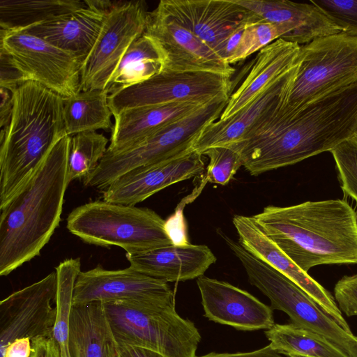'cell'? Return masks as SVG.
Masks as SVG:
<instances>
[{
	"instance_id": "cell-19",
	"label": "cell",
	"mask_w": 357,
	"mask_h": 357,
	"mask_svg": "<svg viewBox=\"0 0 357 357\" xmlns=\"http://www.w3.org/2000/svg\"><path fill=\"white\" fill-rule=\"evenodd\" d=\"M197 284L209 320L242 331L268 330L275 324L272 308L248 291L204 275Z\"/></svg>"
},
{
	"instance_id": "cell-44",
	"label": "cell",
	"mask_w": 357,
	"mask_h": 357,
	"mask_svg": "<svg viewBox=\"0 0 357 357\" xmlns=\"http://www.w3.org/2000/svg\"><path fill=\"white\" fill-rule=\"evenodd\" d=\"M199 357H282L281 354L271 347L270 344L253 351L245 353H210Z\"/></svg>"
},
{
	"instance_id": "cell-31",
	"label": "cell",
	"mask_w": 357,
	"mask_h": 357,
	"mask_svg": "<svg viewBox=\"0 0 357 357\" xmlns=\"http://www.w3.org/2000/svg\"><path fill=\"white\" fill-rule=\"evenodd\" d=\"M55 271L57 290L52 337L59 348L61 357H70L68 348L70 318L73 305L74 286L81 271L80 260L79 258L67 259L55 268Z\"/></svg>"
},
{
	"instance_id": "cell-10",
	"label": "cell",
	"mask_w": 357,
	"mask_h": 357,
	"mask_svg": "<svg viewBox=\"0 0 357 357\" xmlns=\"http://www.w3.org/2000/svg\"><path fill=\"white\" fill-rule=\"evenodd\" d=\"M1 51L26 81H33L63 98L81 91L82 62L74 55L20 30L1 29Z\"/></svg>"
},
{
	"instance_id": "cell-7",
	"label": "cell",
	"mask_w": 357,
	"mask_h": 357,
	"mask_svg": "<svg viewBox=\"0 0 357 357\" xmlns=\"http://www.w3.org/2000/svg\"><path fill=\"white\" fill-rule=\"evenodd\" d=\"M357 83V37L340 33L301 45L282 109L306 106Z\"/></svg>"
},
{
	"instance_id": "cell-16",
	"label": "cell",
	"mask_w": 357,
	"mask_h": 357,
	"mask_svg": "<svg viewBox=\"0 0 357 357\" xmlns=\"http://www.w3.org/2000/svg\"><path fill=\"white\" fill-rule=\"evenodd\" d=\"M144 33L156 42L162 52V71L206 72L229 77L234 73V68L204 42L157 8L149 13Z\"/></svg>"
},
{
	"instance_id": "cell-8",
	"label": "cell",
	"mask_w": 357,
	"mask_h": 357,
	"mask_svg": "<svg viewBox=\"0 0 357 357\" xmlns=\"http://www.w3.org/2000/svg\"><path fill=\"white\" fill-rule=\"evenodd\" d=\"M228 247L241 261L250 283L271 301L272 310L286 313L291 323L331 342L349 357H357V335L344 330L296 284L231 240Z\"/></svg>"
},
{
	"instance_id": "cell-28",
	"label": "cell",
	"mask_w": 357,
	"mask_h": 357,
	"mask_svg": "<svg viewBox=\"0 0 357 357\" xmlns=\"http://www.w3.org/2000/svg\"><path fill=\"white\" fill-rule=\"evenodd\" d=\"M163 60L158 45L144 33L130 45L121 60L107 88L109 94L115 89L145 82L160 73Z\"/></svg>"
},
{
	"instance_id": "cell-14",
	"label": "cell",
	"mask_w": 357,
	"mask_h": 357,
	"mask_svg": "<svg viewBox=\"0 0 357 357\" xmlns=\"http://www.w3.org/2000/svg\"><path fill=\"white\" fill-rule=\"evenodd\" d=\"M57 278L52 272L0 302V354L17 338L31 341L52 336L56 318Z\"/></svg>"
},
{
	"instance_id": "cell-18",
	"label": "cell",
	"mask_w": 357,
	"mask_h": 357,
	"mask_svg": "<svg viewBox=\"0 0 357 357\" xmlns=\"http://www.w3.org/2000/svg\"><path fill=\"white\" fill-rule=\"evenodd\" d=\"M204 169L202 155L192 151L123 174L102 190V198L135 206L172 184L197 176Z\"/></svg>"
},
{
	"instance_id": "cell-24",
	"label": "cell",
	"mask_w": 357,
	"mask_h": 357,
	"mask_svg": "<svg viewBox=\"0 0 357 357\" xmlns=\"http://www.w3.org/2000/svg\"><path fill=\"white\" fill-rule=\"evenodd\" d=\"M259 20L287 24L294 31L284 40L303 45L316 38L341 33L337 25L310 1L236 0Z\"/></svg>"
},
{
	"instance_id": "cell-23",
	"label": "cell",
	"mask_w": 357,
	"mask_h": 357,
	"mask_svg": "<svg viewBox=\"0 0 357 357\" xmlns=\"http://www.w3.org/2000/svg\"><path fill=\"white\" fill-rule=\"evenodd\" d=\"M301 45L278 39L258 52L242 84L233 92L220 117L228 119L255 100L297 63Z\"/></svg>"
},
{
	"instance_id": "cell-32",
	"label": "cell",
	"mask_w": 357,
	"mask_h": 357,
	"mask_svg": "<svg viewBox=\"0 0 357 357\" xmlns=\"http://www.w3.org/2000/svg\"><path fill=\"white\" fill-rule=\"evenodd\" d=\"M108 139L97 132H85L71 137L68 176L70 182L85 179L97 168L104 157Z\"/></svg>"
},
{
	"instance_id": "cell-1",
	"label": "cell",
	"mask_w": 357,
	"mask_h": 357,
	"mask_svg": "<svg viewBox=\"0 0 357 357\" xmlns=\"http://www.w3.org/2000/svg\"><path fill=\"white\" fill-rule=\"evenodd\" d=\"M283 103L243 141L232 144L252 176L331 152L357 130V83L294 115L282 110Z\"/></svg>"
},
{
	"instance_id": "cell-5",
	"label": "cell",
	"mask_w": 357,
	"mask_h": 357,
	"mask_svg": "<svg viewBox=\"0 0 357 357\" xmlns=\"http://www.w3.org/2000/svg\"><path fill=\"white\" fill-rule=\"evenodd\" d=\"M66 228L82 241L98 246H119L137 254L174 245L165 220L144 207L96 200L74 208Z\"/></svg>"
},
{
	"instance_id": "cell-39",
	"label": "cell",
	"mask_w": 357,
	"mask_h": 357,
	"mask_svg": "<svg viewBox=\"0 0 357 357\" xmlns=\"http://www.w3.org/2000/svg\"><path fill=\"white\" fill-rule=\"evenodd\" d=\"M107 357H165L160 353L144 348L116 343L113 339L107 347Z\"/></svg>"
},
{
	"instance_id": "cell-45",
	"label": "cell",
	"mask_w": 357,
	"mask_h": 357,
	"mask_svg": "<svg viewBox=\"0 0 357 357\" xmlns=\"http://www.w3.org/2000/svg\"><path fill=\"white\" fill-rule=\"evenodd\" d=\"M350 139H351L354 142H355L357 144V130H356L354 135Z\"/></svg>"
},
{
	"instance_id": "cell-3",
	"label": "cell",
	"mask_w": 357,
	"mask_h": 357,
	"mask_svg": "<svg viewBox=\"0 0 357 357\" xmlns=\"http://www.w3.org/2000/svg\"><path fill=\"white\" fill-rule=\"evenodd\" d=\"M344 200L269 205L253 215L264 233L299 268L357 264V222Z\"/></svg>"
},
{
	"instance_id": "cell-46",
	"label": "cell",
	"mask_w": 357,
	"mask_h": 357,
	"mask_svg": "<svg viewBox=\"0 0 357 357\" xmlns=\"http://www.w3.org/2000/svg\"><path fill=\"white\" fill-rule=\"evenodd\" d=\"M288 357H305V356H298V355H294V354H291V355H289L287 356Z\"/></svg>"
},
{
	"instance_id": "cell-13",
	"label": "cell",
	"mask_w": 357,
	"mask_h": 357,
	"mask_svg": "<svg viewBox=\"0 0 357 357\" xmlns=\"http://www.w3.org/2000/svg\"><path fill=\"white\" fill-rule=\"evenodd\" d=\"M130 301L162 307H175L174 296L167 282L131 267L107 270L98 264L80 271L75 283L73 305Z\"/></svg>"
},
{
	"instance_id": "cell-2",
	"label": "cell",
	"mask_w": 357,
	"mask_h": 357,
	"mask_svg": "<svg viewBox=\"0 0 357 357\" xmlns=\"http://www.w3.org/2000/svg\"><path fill=\"white\" fill-rule=\"evenodd\" d=\"M71 137L50 150L29 181L0 209V275L40 255L59 226L69 184Z\"/></svg>"
},
{
	"instance_id": "cell-6",
	"label": "cell",
	"mask_w": 357,
	"mask_h": 357,
	"mask_svg": "<svg viewBox=\"0 0 357 357\" xmlns=\"http://www.w3.org/2000/svg\"><path fill=\"white\" fill-rule=\"evenodd\" d=\"M102 305L116 343L147 349L165 357H197L200 333L192 321L178 314L175 307L130 301Z\"/></svg>"
},
{
	"instance_id": "cell-11",
	"label": "cell",
	"mask_w": 357,
	"mask_h": 357,
	"mask_svg": "<svg viewBox=\"0 0 357 357\" xmlns=\"http://www.w3.org/2000/svg\"><path fill=\"white\" fill-rule=\"evenodd\" d=\"M230 78L206 72L161 71L145 82L112 91L109 105L114 116L124 110L140 107L181 102L206 104L229 98Z\"/></svg>"
},
{
	"instance_id": "cell-4",
	"label": "cell",
	"mask_w": 357,
	"mask_h": 357,
	"mask_svg": "<svg viewBox=\"0 0 357 357\" xmlns=\"http://www.w3.org/2000/svg\"><path fill=\"white\" fill-rule=\"evenodd\" d=\"M8 127L0 137V209L29 181L63 136V98L33 81L13 92Z\"/></svg>"
},
{
	"instance_id": "cell-30",
	"label": "cell",
	"mask_w": 357,
	"mask_h": 357,
	"mask_svg": "<svg viewBox=\"0 0 357 357\" xmlns=\"http://www.w3.org/2000/svg\"><path fill=\"white\" fill-rule=\"evenodd\" d=\"M265 335L271 347L287 356L349 357L322 336L291 323L274 324Z\"/></svg>"
},
{
	"instance_id": "cell-26",
	"label": "cell",
	"mask_w": 357,
	"mask_h": 357,
	"mask_svg": "<svg viewBox=\"0 0 357 357\" xmlns=\"http://www.w3.org/2000/svg\"><path fill=\"white\" fill-rule=\"evenodd\" d=\"M112 339L102 303L73 305L68 335L70 357H107Z\"/></svg>"
},
{
	"instance_id": "cell-35",
	"label": "cell",
	"mask_w": 357,
	"mask_h": 357,
	"mask_svg": "<svg viewBox=\"0 0 357 357\" xmlns=\"http://www.w3.org/2000/svg\"><path fill=\"white\" fill-rule=\"evenodd\" d=\"M343 192L357 203V144L346 140L331 151Z\"/></svg>"
},
{
	"instance_id": "cell-12",
	"label": "cell",
	"mask_w": 357,
	"mask_h": 357,
	"mask_svg": "<svg viewBox=\"0 0 357 357\" xmlns=\"http://www.w3.org/2000/svg\"><path fill=\"white\" fill-rule=\"evenodd\" d=\"M149 13L144 1H116L107 12L93 47L82 63L81 91L107 90L125 53L145 32Z\"/></svg>"
},
{
	"instance_id": "cell-36",
	"label": "cell",
	"mask_w": 357,
	"mask_h": 357,
	"mask_svg": "<svg viewBox=\"0 0 357 357\" xmlns=\"http://www.w3.org/2000/svg\"><path fill=\"white\" fill-rule=\"evenodd\" d=\"M341 33L357 37V0H311Z\"/></svg>"
},
{
	"instance_id": "cell-21",
	"label": "cell",
	"mask_w": 357,
	"mask_h": 357,
	"mask_svg": "<svg viewBox=\"0 0 357 357\" xmlns=\"http://www.w3.org/2000/svg\"><path fill=\"white\" fill-rule=\"evenodd\" d=\"M297 63L236 114L205 127L195 140L192 150L202 155L209 148L243 141L286 100Z\"/></svg>"
},
{
	"instance_id": "cell-15",
	"label": "cell",
	"mask_w": 357,
	"mask_h": 357,
	"mask_svg": "<svg viewBox=\"0 0 357 357\" xmlns=\"http://www.w3.org/2000/svg\"><path fill=\"white\" fill-rule=\"evenodd\" d=\"M204 42L224 61L228 39L259 21L236 0H162L156 7Z\"/></svg>"
},
{
	"instance_id": "cell-41",
	"label": "cell",
	"mask_w": 357,
	"mask_h": 357,
	"mask_svg": "<svg viewBox=\"0 0 357 357\" xmlns=\"http://www.w3.org/2000/svg\"><path fill=\"white\" fill-rule=\"evenodd\" d=\"M31 357H61L59 348L53 337H41L31 341Z\"/></svg>"
},
{
	"instance_id": "cell-37",
	"label": "cell",
	"mask_w": 357,
	"mask_h": 357,
	"mask_svg": "<svg viewBox=\"0 0 357 357\" xmlns=\"http://www.w3.org/2000/svg\"><path fill=\"white\" fill-rule=\"evenodd\" d=\"M335 300L347 317L357 316V274L345 275L335 284Z\"/></svg>"
},
{
	"instance_id": "cell-47",
	"label": "cell",
	"mask_w": 357,
	"mask_h": 357,
	"mask_svg": "<svg viewBox=\"0 0 357 357\" xmlns=\"http://www.w3.org/2000/svg\"><path fill=\"white\" fill-rule=\"evenodd\" d=\"M356 222H357V215H356Z\"/></svg>"
},
{
	"instance_id": "cell-27",
	"label": "cell",
	"mask_w": 357,
	"mask_h": 357,
	"mask_svg": "<svg viewBox=\"0 0 357 357\" xmlns=\"http://www.w3.org/2000/svg\"><path fill=\"white\" fill-rule=\"evenodd\" d=\"M108 98L109 92L106 89H90L63 98L66 134L72 137L81 132L112 130L113 114Z\"/></svg>"
},
{
	"instance_id": "cell-22",
	"label": "cell",
	"mask_w": 357,
	"mask_h": 357,
	"mask_svg": "<svg viewBox=\"0 0 357 357\" xmlns=\"http://www.w3.org/2000/svg\"><path fill=\"white\" fill-rule=\"evenodd\" d=\"M126 258L132 268L167 282L198 278L216 261L208 246L190 243L137 254L126 253Z\"/></svg>"
},
{
	"instance_id": "cell-42",
	"label": "cell",
	"mask_w": 357,
	"mask_h": 357,
	"mask_svg": "<svg viewBox=\"0 0 357 357\" xmlns=\"http://www.w3.org/2000/svg\"><path fill=\"white\" fill-rule=\"evenodd\" d=\"M31 341L29 337L17 338L6 347L0 357H31Z\"/></svg>"
},
{
	"instance_id": "cell-33",
	"label": "cell",
	"mask_w": 357,
	"mask_h": 357,
	"mask_svg": "<svg viewBox=\"0 0 357 357\" xmlns=\"http://www.w3.org/2000/svg\"><path fill=\"white\" fill-rule=\"evenodd\" d=\"M294 28L287 24H278L259 20L246 24L243 30L239 43L228 60L231 64L243 61L255 52L278 39H284Z\"/></svg>"
},
{
	"instance_id": "cell-29",
	"label": "cell",
	"mask_w": 357,
	"mask_h": 357,
	"mask_svg": "<svg viewBox=\"0 0 357 357\" xmlns=\"http://www.w3.org/2000/svg\"><path fill=\"white\" fill-rule=\"evenodd\" d=\"M85 5L80 0H1V29H24Z\"/></svg>"
},
{
	"instance_id": "cell-20",
	"label": "cell",
	"mask_w": 357,
	"mask_h": 357,
	"mask_svg": "<svg viewBox=\"0 0 357 357\" xmlns=\"http://www.w3.org/2000/svg\"><path fill=\"white\" fill-rule=\"evenodd\" d=\"M85 6L20 30L76 56L82 63L92 49L107 12L116 1H84Z\"/></svg>"
},
{
	"instance_id": "cell-40",
	"label": "cell",
	"mask_w": 357,
	"mask_h": 357,
	"mask_svg": "<svg viewBox=\"0 0 357 357\" xmlns=\"http://www.w3.org/2000/svg\"><path fill=\"white\" fill-rule=\"evenodd\" d=\"M165 228L174 245L188 243L182 213L175 214L165 220Z\"/></svg>"
},
{
	"instance_id": "cell-34",
	"label": "cell",
	"mask_w": 357,
	"mask_h": 357,
	"mask_svg": "<svg viewBox=\"0 0 357 357\" xmlns=\"http://www.w3.org/2000/svg\"><path fill=\"white\" fill-rule=\"evenodd\" d=\"M202 155L208 158L206 177L212 183L227 185L243 166L240 152L233 144L209 148Z\"/></svg>"
},
{
	"instance_id": "cell-17",
	"label": "cell",
	"mask_w": 357,
	"mask_h": 357,
	"mask_svg": "<svg viewBox=\"0 0 357 357\" xmlns=\"http://www.w3.org/2000/svg\"><path fill=\"white\" fill-rule=\"evenodd\" d=\"M232 222L238 243L246 250L289 278L344 330L352 333L333 295L280 250L252 216L235 215Z\"/></svg>"
},
{
	"instance_id": "cell-9",
	"label": "cell",
	"mask_w": 357,
	"mask_h": 357,
	"mask_svg": "<svg viewBox=\"0 0 357 357\" xmlns=\"http://www.w3.org/2000/svg\"><path fill=\"white\" fill-rule=\"evenodd\" d=\"M228 99L213 100L130 148L117 152L107 151L94 172L83 180L84 184L102 191L132 169L193 151L197 137L205 127L220 119Z\"/></svg>"
},
{
	"instance_id": "cell-25",
	"label": "cell",
	"mask_w": 357,
	"mask_h": 357,
	"mask_svg": "<svg viewBox=\"0 0 357 357\" xmlns=\"http://www.w3.org/2000/svg\"><path fill=\"white\" fill-rule=\"evenodd\" d=\"M206 104L181 102L124 110L114 116V125L107 151L117 152L130 148L162 128L193 114Z\"/></svg>"
},
{
	"instance_id": "cell-38",
	"label": "cell",
	"mask_w": 357,
	"mask_h": 357,
	"mask_svg": "<svg viewBox=\"0 0 357 357\" xmlns=\"http://www.w3.org/2000/svg\"><path fill=\"white\" fill-rule=\"evenodd\" d=\"M25 82V79L13 66L7 55L1 51V87L13 92Z\"/></svg>"
},
{
	"instance_id": "cell-43",
	"label": "cell",
	"mask_w": 357,
	"mask_h": 357,
	"mask_svg": "<svg viewBox=\"0 0 357 357\" xmlns=\"http://www.w3.org/2000/svg\"><path fill=\"white\" fill-rule=\"evenodd\" d=\"M1 112H0V126L2 130H6L10 123L13 107V92L10 90L1 87Z\"/></svg>"
}]
</instances>
